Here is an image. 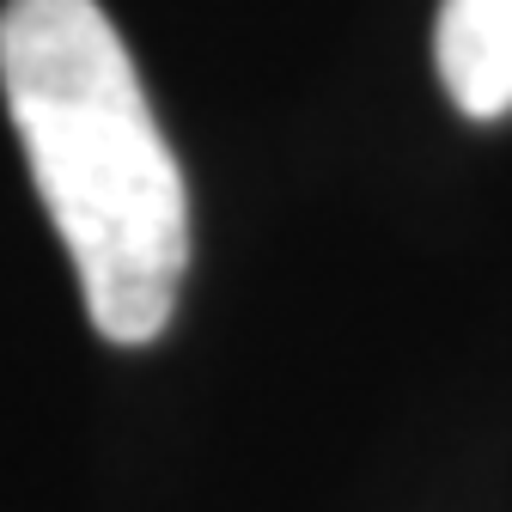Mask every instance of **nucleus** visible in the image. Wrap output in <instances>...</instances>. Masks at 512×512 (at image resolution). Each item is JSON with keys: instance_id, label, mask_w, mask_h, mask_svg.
Returning a JSON list of instances; mask_svg holds the SVG:
<instances>
[{"instance_id": "nucleus-1", "label": "nucleus", "mask_w": 512, "mask_h": 512, "mask_svg": "<svg viewBox=\"0 0 512 512\" xmlns=\"http://www.w3.org/2000/svg\"><path fill=\"white\" fill-rule=\"evenodd\" d=\"M0 92L104 342H153L189 275V189L98 0H7Z\"/></svg>"}, {"instance_id": "nucleus-2", "label": "nucleus", "mask_w": 512, "mask_h": 512, "mask_svg": "<svg viewBox=\"0 0 512 512\" xmlns=\"http://www.w3.org/2000/svg\"><path fill=\"white\" fill-rule=\"evenodd\" d=\"M433 61L470 122L512 110V0H439Z\"/></svg>"}]
</instances>
